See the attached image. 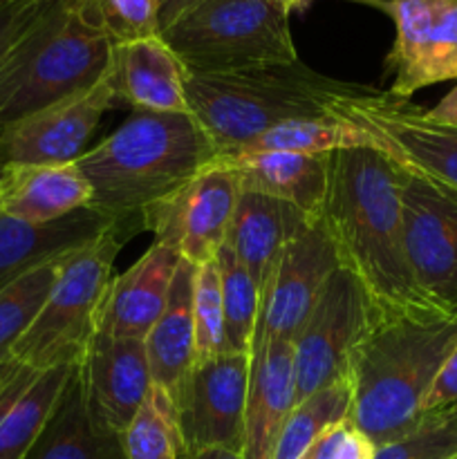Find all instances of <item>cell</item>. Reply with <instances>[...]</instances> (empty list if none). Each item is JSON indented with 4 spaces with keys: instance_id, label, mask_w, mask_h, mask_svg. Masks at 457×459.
Here are the masks:
<instances>
[{
    "instance_id": "obj_1",
    "label": "cell",
    "mask_w": 457,
    "mask_h": 459,
    "mask_svg": "<svg viewBox=\"0 0 457 459\" xmlns=\"http://www.w3.org/2000/svg\"><path fill=\"white\" fill-rule=\"evenodd\" d=\"M321 222L339 267L358 282L375 321L437 314L421 299L408 267L401 164L392 157L375 146L332 152Z\"/></svg>"
},
{
    "instance_id": "obj_2",
    "label": "cell",
    "mask_w": 457,
    "mask_h": 459,
    "mask_svg": "<svg viewBox=\"0 0 457 459\" xmlns=\"http://www.w3.org/2000/svg\"><path fill=\"white\" fill-rule=\"evenodd\" d=\"M218 160L213 142L191 112L133 115L76 166L88 179L90 209L108 215L125 236L142 231V215L177 193Z\"/></svg>"
},
{
    "instance_id": "obj_3",
    "label": "cell",
    "mask_w": 457,
    "mask_h": 459,
    "mask_svg": "<svg viewBox=\"0 0 457 459\" xmlns=\"http://www.w3.org/2000/svg\"><path fill=\"white\" fill-rule=\"evenodd\" d=\"M457 345V318H376L354 354L348 420L376 448L424 421L426 397L444 359Z\"/></svg>"
},
{
    "instance_id": "obj_4",
    "label": "cell",
    "mask_w": 457,
    "mask_h": 459,
    "mask_svg": "<svg viewBox=\"0 0 457 459\" xmlns=\"http://www.w3.org/2000/svg\"><path fill=\"white\" fill-rule=\"evenodd\" d=\"M112 49L85 0H47L0 63V133L90 92L110 70Z\"/></svg>"
},
{
    "instance_id": "obj_5",
    "label": "cell",
    "mask_w": 457,
    "mask_h": 459,
    "mask_svg": "<svg viewBox=\"0 0 457 459\" xmlns=\"http://www.w3.org/2000/svg\"><path fill=\"white\" fill-rule=\"evenodd\" d=\"M354 88L357 83L318 74L300 61L231 74H186L191 115L218 157L236 155L285 121L327 117L332 103Z\"/></svg>"
},
{
    "instance_id": "obj_6",
    "label": "cell",
    "mask_w": 457,
    "mask_h": 459,
    "mask_svg": "<svg viewBox=\"0 0 457 459\" xmlns=\"http://www.w3.org/2000/svg\"><path fill=\"white\" fill-rule=\"evenodd\" d=\"M161 39L186 74H231L300 61L289 12L276 0H200Z\"/></svg>"
},
{
    "instance_id": "obj_7",
    "label": "cell",
    "mask_w": 457,
    "mask_h": 459,
    "mask_svg": "<svg viewBox=\"0 0 457 459\" xmlns=\"http://www.w3.org/2000/svg\"><path fill=\"white\" fill-rule=\"evenodd\" d=\"M125 240L128 236L112 227L63 263L43 309L13 345L12 361L36 372L79 366L99 332L112 267Z\"/></svg>"
},
{
    "instance_id": "obj_8",
    "label": "cell",
    "mask_w": 457,
    "mask_h": 459,
    "mask_svg": "<svg viewBox=\"0 0 457 459\" xmlns=\"http://www.w3.org/2000/svg\"><path fill=\"white\" fill-rule=\"evenodd\" d=\"M327 117L366 130L375 146L401 166L457 188V126L435 121L410 99L357 83L332 103Z\"/></svg>"
},
{
    "instance_id": "obj_9",
    "label": "cell",
    "mask_w": 457,
    "mask_h": 459,
    "mask_svg": "<svg viewBox=\"0 0 457 459\" xmlns=\"http://www.w3.org/2000/svg\"><path fill=\"white\" fill-rule=\"evenodd\" d=\"M401 215L417 291L435 312L457 318V188L401 166Z\"/></svg>"
},
{
    "instance_id": "obj_10",
    "label": "cell",
    "mask_w": 457,
    "mask_h": 459,
    "mask_svg": "<svg viewBox=\"0 0 457 459\" xmlns=\"http://www.w3.org/2000/svg\"><path fill=\"white\" fill-rule=\"evenodd\" d=\"M375 323L370 303L345 269H336L323 287L294 345L296 403L318 390L349 381L354 354Z\"/></svg>"
},
{
    "instance_id": "obj_11",
    "label": "cell",
    "mask_w": 457,
    "mask_h": 459,
    "mask_svg": "<svg viewBox=\"0 0 457 459\" xmlns=\"http://www.w3.org/2000/svg\"><path fill=\"white\" fill-rule=\"evenodd\" d=\"M240 182L228 166L213 161L177 193L142 215V231L173 247L193 267L218 258L227 242Z\"/></svg>"
},
{
    "instance_id": "obj_12",
    "label": "cell",
    "mask_w": 457,
    "mask_h": 459,
    "mask_svg": "<svg viewBox=\"0 0 457 459\" xmlns=\"http://www.w3.org/2000/svg\"><path fill=\"white\" fill-rule=\"evenodd\" d=\"M336 269L339 258L325 224L321 218L307 220L285 245L272 278L260 294L254 352L272 341L296 339Z\"/></svg>"
},
{
    "instance_id": "obj_13",
    "label": "cell",
    "mask_w": 457,
    "mask_h": 459,
    "mask_svg": "<svg viewBox=\"0 0 457 459\" xmlns=\"http://www.w3.org/2000/svg\"><path fill=\"white\" fill-rule=\"evenodd\" d=\"M251 361L249 354L222 352L195 363L175 408L186 451L227 448L245 455Z\"/></svg>"
},
{
    "instance_id": "obj_14",
    "label": "cell",
    "mask_w": 457,
    "mask_h": 459,
    "mask_svg": "<svg viewBox=\"0 0 457 459\" xmlns=\"http://www.w3.org/2000/svg\"><path fill=\"white\" fill-rule=\"evenodd\" d=\"M115 97L108 79L90 92L36 112L0 133V160L18 166L76 164Z\"/></svg>"
},
{
    "instance_id": "obj_15",
    "label": "cell",
    "mask_w": 457,
    "mask_h": 459,
    "mask_svg": "<svg viewBox=\"0 0 457 459\" xmlns=\"http://www.w3.org/2000/svg\"><path fill=\"white\" fill-rule=\"evenodd\" d=\"M76 379L94 424L121 435L152 390L146 345L97 334L76 366Z\"/></svg>"
},
{
    "instance_id": "obj_16",
    "label": "cell",
    "mask_w": 457,
    "mask_h": 459,
    "mask_svg": "<svg viewBox=\"0 0 457 459\" xmlns=\"http://www.w3.org/2000/svg\"><path fill=\"white\" fill-rule=\"evenodd\" d=\"M179 263L182 255L173 247L155 240L133 267L121 276H112L97 334L110 339H146L168 303Z\"/></svg>"
},
{
    "instance_id": "obj_17",
    "label": "cell",
    "mask_w": 457,
    "mask_h": 459,
    "mask_svg": "<svg viewBox=\"0 0 457 459\" xmlns=\"http://www.w3.org/2000/svg\"><path fill=\"white\" fill-rule=\"evenodd\" d=\"M112 227L108 215L90 206L40 224L0 213V291L43 264L70 258Z\"/></svg>"
},
{
    "instance_id": "obj_18",
    "label": "cell",
    "mask_w": 457,
    "mask_h": 459,
    "mask_svg": "<svg viewBox=\"0 0 457 459\" xmlns=\"http://www.w3.org/2000/svg\"><path fill=\"white\" fill-rule=\"evenodd\" d=\"M106 79L116 106L125 103L143 112H191L186 70L161 36L115 45Z\"/></svg>"
},
{
    "instance_id": "obj_19",
    "label": "cell",
    "mask_w": 457,
    "mask_h": 459,
    "mask_svg": "<svg viewBox=\"0 0 457 459\" xmlns=\"http://www.w3.org/2000/svg\"><path fill=\"white\" fill-rule=\"evenodd\" d=\"M193 285H195V267L182 260L170 287L168 303L143 339L152 388L166 394L173 408L182 402L184 388L197 363Z\"/></svg>"
},
{
    "instance_id": "obj_20",
    "label": "cell",
    "mask_w": 457,
    "mask_h": 459,
    "mask_svg": "<svg viewBox=\"0 0 457 459\" xmlns=\"http://www.w3.org/2000/svg\"><path fill=\"white\" fill-rule=\"evenodd\" d=\"M330 157L332 152H240L215 161L228 166L245 191L285 202L307 218H321L330 184Z\"/></svg>"
},
{
    "instance_id": "obj_21",
    "label": "cell",
    "mask_w": 457,
    "mask_h": 459,
    "mask_svg": "<svg viewBox=\"0 0 457 459\" xmlns=\"http://www.w3.org/2000/svg\"><path fill=\"white\" fill-rule=\"evenodd\" d=\"M296 406L291 341H272L254 352L246 397L245 459H272L287 417Z\"/></svg>"
},
{
    "instance_id": "obj_22",
    "label": "cell",
    "mask_w": 457,
    "mask_h": 459,
    "mask_svg": "<svg viewBox=\"0 0 457 459\" xmlns=\"http://www.w3.org/2000/svg\"><path fill=\"white\" fill-rule=\"evenodd\" d=\"M307 220L316 218H307L280 200L240 188L233 220L228 224L227 247L254 278L260 294L272 278L285 245Z\"/></svg>"
},
{
    "instance_id": "obj_23",
    "label": "cell",
    "mask_w": 457,
    "mask_h": 459,
    "mask_svg": "<svg viewBox=\"0 0 457 459\" xmlns=\"http://www.w3.org/2000/svg\"><path fill=\"white\" fill-rule=\"evenodd\" d=\"M92 200L88 179L76 164H4L0 178V213L22 222H52L83 209Z\"/></svg>"
},
{
    "instance_id": "obj_24",
    "label": "cell",
    "mask_w": 457,
    "mask_h": 459,
    "mask_svg": "<svg viewBox=\"0 0 457 459\" xmlns=\"http://www.w3.org/2000/svg\"><path fill=\"white\" fill-rule=\"evenodd\" d=\"M25 459H125L121 435L94 424L85 411L76 368L56 411Z\"/></svg>"
},
{
    "instance_id": "obj_25",
    "label": "cell",
    "mask_w": 457,
    "mask_h": 459,
    "mask_svg": "<svg viewBox=\"0 0 457 459\" xmlns=\"http://www.w3.org/2000/svg\"><path fill=\"white\" fill-rule=\"evenodd\" d=\"M76 366L36 372L21 397L0 417V459H25L40 437Z\"/></svg>"
},
{
    "instance_id": "obj_26",
    "label": "cell",
    "mask_w": 457,
    "mask_h": 459,
    "mask_svg": "<svg viewBox=\"0 0 457 459\" xmlns=\"http://www.w3.org/2000/svg\"><path fill=\"white\" fill-rule=\"evenodd\" d=\"M357 146H375L366 130L349 126L334 117L291 119L273 126L246 143L240 152H300V155H330ZM376 148V146H375ZM236 152V155H240ZM231 157V155H228Z\"/></svg>"
},
{
    "instance_id": "obj_27",
    "label": "cell",
    "mask_w": 457,
    "mask_h": 459,
    "mask_svg": "<svg viewBox=\"0 0 457 459\" xmlns=\"http://www.w3.org/2000/svg\"><path fill=\"white\" fill-rule=\"evenodd\" d=\"M349 402V381H339L296 403L278 435L272 459H305L323 430L348 417Z\"/></svg>"
},
{
    "instance_id": "obj_28",
    "label": "cell",
    "mask_w": 457,
    "mask_h": 459,
    "mask_svg": "<svg viewBox=\"0 0 457 459\" xmlns=\"http://www.w3.org/2000/svg\"><path fill=\"white\" fill-rule=\"evenodd\" d=\"M218 267L222 282L224 352L251 357L260 316V290L246 269L237 263L227 242L218 254Z\"/></svg>"
},
{
    "instance_id": "obj_29",
    "label": "cell",
    "mask_w": 457,
    "mask_h": 459,
    "mask_svg": "<svg viewBox=\"0 0 457 459\" xmlns=\"http://www.w3.org/2000/svg\"><path fill=\"white\" fill-rule=\"evenodd\" d=\"M370 3L379 4L397 27L392 49L385 58V67L394 74L388 92L397 94L419 65L442 0H370Z\"/></svg>"
},
{
    "instance_id": "obj_30",
    "label": "cell",
    "mask_w": 457,
    "mask_h": 459,
    "mask_svg": "<svg viewBox=\"0 0 457 459\" xmlns=\"http://www.w3.org/2000/svg\"><path fill=\"white\" fill-rule=\"evenodd\" d=\"M65 260L43 264L0 291V363L12 361L13 345L22 339L43 309Z\"/></svg>"
},
{
    "instance_id": "obj_31",
    "label": "cell",
    "mask_w": 457,
    "mask_h": 459,
    "mask_svg": "<svg viewBox=\"0 0 457 459\" xmlns=\"http://www.w3.org/2000/svg\"><path fill=\"white\" fill-rule=\"evenodd\" d=\"M125 459H179L184 451L173 403L152 388L143 406L121 433Z\"/></svg>"
},
{
    "instance_id": "obj_32",
    "label": "cell",
    "mask_w": 457,
    "mask_h": 459,
    "mask_svg": "<svg viewBox=\"0 0 457 459\" xmlns=\"http://www.w3.org/2000/svg\"><path fill=\"white\" fill-rule=\"evenodd\" d=\"M453 79H457V0H442L419 65L392 97L410 99L421 88Z\"/></svg>"
},
{
    "instance_id": "obj_33",
    "label": "cell",
    "mask_w": 457,
    "mask_h": 459,
    "mask_svg": "<svg viewBox=\"0 0 457 459\" xmlns=\"http://www.w3.org/2000/svg\"><path fill=\"white\" fill-rule=\"evenodd\" d=\"M457 457V403L433 411L417 429L385 446L375 459H455Z\"/></svg>"
},
{
    "instance_id": "obj_34",
    "label": "cell",
    "mask_w": 457,
    "mask_h": 459,
    "mask_svg": "<svg viewBox=\"0 0 457 459\" xmlns=\"http://www.w3.org/2000/svg\"><path fill=\"white\" fill-rule=\"evenodd\" d=\"M193 327H195L197 361H206L224 352L222 282H220L218 258L195 267Z\"/></svg>"
},
{
    "instance_id": "obj_35",
    "label": "cell",
    "mask_w": 457,
    "mask_h": 459,
    "mask_svg": "<svg viewBox=\"0 0 457 459\" xmlns=\"http://www.w3.org/2000/svg\"><path fill=\"white\" fill-rule=\"evenodd\" d=\"M115 45L161 36L160 0H85Z\"/></svg>"
},
{
    "instance_id": "obj_36",
    "label": "cell",
    "mask_w": 457,
    "mask_h": 459,
    "mask_svg": "<svg viewBox=\"0 0 457 459\" xmlns=\"http://www.w3.org/2000/svg\"><path fill=\"white\" fill-rule=\"evenodd\" d=\"M376 446L352 421H336L323 430L305 459H375Z\"/></svg>"
},
{
    "instance_id": "obj_37",
    "label": "cell",
    "mask_w": 457,
    "mask_h": 459,
    "mask_svg": "<svg viewBox=\"0 0 457 459\" xmlns=\"http://www.w3.org/2000/svg\"><path fill=\"white\" fill-rule=\"evenodd\" d=\"M47 0H0V63L34 22Z\"/></svg>"
},
{
    "instance_id": "obj_38",
    "label": "cell",
    "mask_w": 457,
    "mask_h": 459,
    "mask_svg": "<svg viewBox=\"0 0 457 459\" xmlns=\"http://www.w3.org/2000/svg\"><path fill=\"white\" fill-rule=\"evenodd\" d=\"M457 403V345L451 350L446 359H444L442 368H439L437 377H435L430 393L426 397V415L433 411H442V408L455 406Z\"/></svg>"
},
{
    "instance_id": "obj_39",
    "label": "cell",
    "mask_w": 457,
    "mask_h": 459,
    "mask_svg": "<svg viewBox=\"0 0 457 459\" xmlns=\"http://www.w3.org/2000/svg\"><path fill=\"white\" fill-rule=\"evenodd\" d=\"M200 0H160V25L161 31L168 30L175 21H177L182 13H186L188 9L195 7Z\"/></svg>"
},
{
    "instance_id": "obj_40",
    "label": "cell",
    "mask_w": 457,
    "mask_h": 459,
    "mask_svg": "<svg viewBox=\"0 0 457 459\" xmlns=\"http://www.w3.org/2000/svg\"><path fill=\"white\" fill-rule=\"evenodd\" d=\"M426 112H428V117H433L435 121L457 126V85L437 103V106L430 108V110Z\"/></svg>"
},
{
    "instance_id": "obj_41",
    "label": "cell",
    "mask_w": 457,
    "mask_h": 459,
    "mask_svg": "<svg viewBox=\"0 0 457 459\" xmlns=\"http://www.w3.org/2000/svg\"><path fill=\"white\" fill-rule=\"evenodd\" d=\"M179 459H245V455L227 451V448H204V451H186L184 448Z\"/></svg>"
},
{
    "instance_id": "obj_42",
    "label": "cell",
    "mask_w": 457,
    "mask_h": 459,
    "mask_svg": "<svg viewBox=\"0 0 457 459\" xmlns=\"http://www.w3.org/2000/svg\"><path fill=\"white\" fill-rule=\"evenodd\" d=\"M276 3L282 4L287 12H291V9H298V7H305V4H309V0H276Z\"/></svg>"
},
{
    "instance_id": "obj_43",
    "label": "cell",
    "mask_w": 457,
    "mask_h": 459,
    "mask_svg": "<svg viewBox=\"0 0 457 459\" xmlns=\"http://www.w3.org/2000/svg\"><path fill=\"white\" fill-rule=\"evenodd\" d=\"M7 363H9V361H3V363H0V377H3V372H4V368H7Z\"/></svg>"
},
{
    "instance_id": "obj_44",
    "label": "cell",
    "mask_w": 457,
    "mask_h": 459,
    "mask_svg": "<svg viewBox=\"0 0 457 459\" xmlns=\"http://www.w3.org/2000/svg\"><path fill=\"white\" fill-rule=\"evenodd\" d=\"M3 170H4V164H3V160H0V178H3Z\"/></svg>"
},
{
    "instance_id": "obj_45",
    "label": "cell",
    "mask_w": 457,
    "mask_h": 459,
    "mask_svg": "<svg viewBox=\"0 0 457 459\" xmlns=\"http://www.w3.org/2000/svg\"><path fill=\"white\" fill-rule=\"evenodd\" d=\"M455 459H457V457H455Z\"/></svg>"
}]
</instances>
